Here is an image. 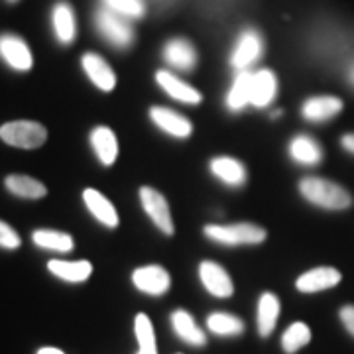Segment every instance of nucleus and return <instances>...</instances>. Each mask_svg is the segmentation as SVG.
I'll list each match as a JSON object with an SVG mask.
<instances>
[{"label":"nucleus","mask_w":354,"mask_h":354,"mask_svg":"<svg viewBox=\"0 0 354 354\" xmlns=\"http://www.w3.org/2000/svg\"><path fill=\"white\" fill-rule=\"evenodd\" d=\"M104 4L118 14H124L127 18H140L144 14L142 0H104Z\"/></svg>","instance_id":"obj_31"},{"label":"nucleus","mask_w":354,"mask_h":354,"mask_svg":"<svg viewBox=\"0 0 354 354\" xmlns=\"http://www.w3.org/2000/svg\"><path fill=\"white\" fill-rule=\"evenodd\" d=\"M205 234L211 241L227 244V246H241V244H260L266 239V230L250 223H236V225H207Z\"/></svg>","instance_id":"obj_3"},{"label":"nucleus","mask_w":354,"mask_h":354,"mask_svg":"<svg viewBox=\"0 0 354 354\" xmlns=\"http://www.w3.org/2000/svg\"><path fill=\"white\" fill-rule=\"evenodd\" d=\"M341 279L342 276L339 270L329 268V266H321V268H313V270L301 274L295 281V288L301 293H317V291H325L339 286Z\"/></svg>","instance_id":"obj_9"},{"label":"nucleus","mask_w":354,"mask_h":354,"mask_svg":"<svg viewBox=\"0 0 354 354\" xmlns=\"http://www.w3.org/2000/svg\"><path fill=\"white\" fill-rule=\"evenodd\" d=\"M339 315H341V321H342V325H344V329L348 330V333L354 337V305H344Z\"/></svg>","instance_id":"obj_33"},{"label":"nucleus","mask_w":354,"mask_h":354,"mask_svg":"<svg viewBox=\"0 0 354 354\" xmlns=\"http://www.w3.org/2000/svg\"><path fill=\"white\" fill-rule=\"evenodd\" d=\"M309 341H311V329L305 323L297 321L286 329L283 337H281V346L288 354H293L299 348H304L305 344H309Z\"/></svg>","instance_id":"obj_30"},{"label":"nucleus","mask_w":354,"mask_h":354,"mask_svg":"<svg viewBox=\"0 0 354 354\" xmlns=\"http://www.w3.org/2000/svg\"><path fill=\"white\" fill-rule=\"evenodd\" d=\"M341 146L346 150V152L353 153L354 156V132H348V134H344V136H342Z\"/></svg>","instance_id":"obj_34"},{"label":"nucleus","mask_w":354,"mask_h":354,"mask_svg":"<svg viewBox=\"0 0 354 354\" xmlns=\"http://www.w3.org/2000/svg\"><path fill=\"white\" fill-rule=\"evenodd\" d=\"M279 317V299L278 295L266 291L258 301V333L260 337H270L276 329Z\"/></svg>","instance_id":"obj_22"},{"label":"nucleus","mask_w":354,"mask_h":354,"mask_svg":"<svg viewBox=\"0 0 354 354\" xmlns=\"http://www.w3.org/2000/svg\"><path fill=\"white\" fill-rule=\"evenodd\" d=\"M199 278H201L205 290L215 297H230L234 293V286H232V279L227 274V270L213 260H203L199 266Z\"/></svg>","instance_id":"obj_7"},{"label":"nucleus","mask_w":354,"mask_h":354,"mask_svg":"<svg viewBox=\"0 0 354 354\" xmlns=\"http://www.w3.org/2000/svg\"><path fill=\"white\" fill-rule=\"evenodd\" d=\"M164 57L169 65H174L181 71H189L197 64V53L187 39L174 38L165 44Z\"/></svg>","instance_id":"obj_17"},{"label":"nucleus","mask_w":354,"mask_h":354,"mask_svg":"<svg viewBox=\"0 0 354 354\" xmlns=\"http://www.w3.org/2000/svg\"><path fill=\"white\" fill-rule=\"evenodd\" d=\"M211 174L230 187H241L246 181V167L239 160L228 156H218L211 162Z\"/></svg>","instance_id":"obj_19"},{"label":"nucleus","mask_w":354,"mask_h":354,"mask_svg":"<svg viewBox=\"0 0 354 354\" xmlns=\"http://www.w3.org/2000/svg\"><path fill=\"white\" fill-rule=\"evenodd\" d=\"M0 138H2V142H6L8 146H14V148L34 150V148H39L46 142L48 130L41 127L39 122H34V120H12V122L2 124Z\"/></svg>","instance_id":"obj_2"},{"label":"nucleus","mask_w":354,"mask_h":354,"mask_svg":"<svg viewBox=\"0 0 354 354\" xmlns=\"http://www.w3.org/2000/svg\"><path fill=\"white\" fill-rule=\"evenodd\" d=\"M4 185L10 193L22 199H41L48 193L41 181L28 176H8L4 179Z\"/></svg>","instance_id":"obj_24"},{"label":"nucleus","mask_w":354,"mask_h":354,"mask_svg":"<svg viewBox=\"0 0 354 354\" xmlns=\"http://www.w3.org/2000/svg\"><path fill=\"white\" fill-rule=\"evenodd\" d=\"M207 327L213 330L215 335H221V337H234V335H241L244 330V323L236 315L218 311V313L209 315Z\"/></svg>","instance_id":"obj_29"},{"label":"nucleus","mask_w":354,"mask_h":354,"mask_svg":"<svg viewBox=\"0 0 354 354\" xmlns=\"http://www.w3.org/2000/svg\"><path fill=\"white\" fill-rule=\"evenodd\" d=\"M83 69H85L88 79L95 83V87L101 88L104 93L113 91L114 85H116V75H114L113 67L97 53H85L83 55Z\"/></svg>","instance_id":"obj_12"},{"label":"nucleus","mask_w":354,"mask_h":354,"mask_svg":"<svg viewBox=\"0 0 354 354\" xmlns=\"http://www.w3.org/2000/svg\"><path fill=\"white\" fill-rule=\"evenodd\" d=\"M0 244H2V248H6V250H16L18 246H20V236L14 232L12 227H8L6 223H2L0 225Z\"/></svg>","instance_id":"obj_32"},{"label":"nucleus","mask_w":354,"mask_h":354,"mask_svg":"<svg viewBox=\"0 0 354 354\" xmlns=\"http://www.w3.org/2000/svg\"><path fill=\"white\" fill-rule=\"evenodd\" d=\"M299 191L305 199L321 209L342 211L353 205L351 193L341 187L339 183L323 179V177H305L299 181Z\"/></svg>","instance_id":"obj_1"},{"label":"nucleus","mask_w":354,"mask_h":354,"mask_svg":"<svg viewBox=\"0 0 354 354\" xmlns=\"http://www.w3.org/2000/svg\"><path fill=\"white\" fill-rule=\"evenodd\" d=\"M260 55H262V38H260V34L256 30H246V32H242L234 50H232L230 65L234 69L246 71Z\"/></svg>","instance_id":"obj_8"},{"label":"nucleus","mask_w":354,"mask_h":354,"mask_svg":"<svg viewBox=\"0 0 354 354\" xmlns=\"http://www.w3.org/2000/svg\"><path fill=\"white\" fill-rule=\"evenodd\" d=\"M91 146L102 165H113L118 156V140L109 127H97L91 132Z\"/></svg>","instance_id":"obj_18"},{"label":"nucleus","mask_w":354,"mask_h":354,"mask_svg":"<svg viewBox=\"0 0 354 354\" xmlns=\"http://www.w3.org/2000/svg\"><path fill=\"white\" fill-rule=\"evenodd\" d=\"M38 354H65L64 351H59V348H55V346H44V348H39Z\"/></svg>","instance_id":"obj_35"},{"label":"nucleus","mask_w":354,"mask_h":354,"mask_svg":"<svg viewBox=\"0 0 354 354\" xmlns=\"http://www.w3.org/2000/svg\"><path fill=\"white\" fill-rule=\"evenodd\" d=\"M290 158L293 162H297V164L317 165L323 160V150L317 144V140H313L311 136L297 134L290 142Z\"/></svg>","instance_id":"obj_21"},{"label":"nucleus","mask_w":354,"mask_h":354,"mask_svg":"<svg viewBox=\"0 0 354 354\" xmlns=\"http://www.w3.org/2000/svg\"><path fill=\"white\" fill-rule=\"evenodd\" d=\"M348 79H351V83L354 85V65L351 67V71H348Z\"/></svg>","instance_id":"obj_36"},{"label":"nucleus","mask_w":354,"mask_h":354,"mask_svg":"<svg viewBox=\"0 0 354 354\" xmlns=\"http://www.w3.org/2000/svg\"><path fill=\"white\" fill-rule=\"evenodd\" d=\"M150 118L156 127H160L174 138H189L191 132H193V124L183 114H177L176 111L165 109V106H152Z\"/></svg>","instance_id":"obj_10"},{"label":"nucleus","mask_w":354,"mask_h":354,"mask_svg":"<svg viewBox=\"0 0 354 354\" xmlns=\"http://www.w3.org/2000/svg\"><path fill=\"white\" fill-rule=\"evenodd\" d=\"M278 95V79L270 69H260L252 73V91H250V104L262 109L276 99Z\"/></svg>","instance_id":"obj_15"},{"label":"nucleus","mask_w":354,"mask_h":354,"mask_svg":"<svg viewBox=\"0 0 354 354\" xmlns=\"http://www.w3.org/2000/svg\"><path fill=\"white\" fill-rule=\"evenodd\" d=\"M156 81L158 85L162 87L164 93H167L171 99L181 102H187V104H199L201 102V93L197 88H193L187 83H183L179 77L171 75L169 71H158L156 73Z\"/></svg>","instance_id":"obj_13"},{"label":"nucleus","mask_w":354,"mask_h":354,"mask_svg":"<svg viewBox=\"0 0 354 354\" xmlns=\"http://www.w3.org/2000/svg\"><path fill=\"white\" fill-rule=\"evenodd\" d=\"M97 28L114 48H128L134 41V30L128 24L127 16L118 14L109 6L97 12Z\"/></svg>","instance_id":"obj_4"},{"label":"nucleus","mask_w":354,"mask_h":354,"mask_svg":"<svg viewBox=\"0 0 354 354\" xmlns=\"http://www.w3.org/2000/svg\"><path fill=\"white\" fill-rule=\"evenodd\" d=\"M342 111V101L339 97H313V99H307L301 106V114H304L305 120H311V122H325L330 120L333 116Z\"/></svg>","instance_id":"obj_14"},{"label":"nucleus","mask_w":354,"mask_h":354,"mask_svg":"<svg viewBox=\"0 0 354 354\" xmlns=\"http://www.w3.org/2000/svg\"><path fill=\"white\" fill-rule=\"evenodd\" d=\"M140 201H142L146 215L153 221V225L164 234L171 236L174 234V218H171L169 205H167V199L164 195L153 187H142L140 189Z\"/></svg>","instance_id":"obj_5"},{"label":"nucleus","mask_w":354,"mask_h":354,"mask_svg":"<svg viewBox=\"0 0 354 354\" xmlns=\"http://www.w3.org/2000/svg\"><path fill=\"white\" fill-rule=\"evenodd\" d=\"M171 327L177 333V337L183 339L191 346H205V342H207L205 333L197 327L195 319L185 309H177L171 313Z\"/></svg>","instance_id":"obj_20"},{"label":"nucleus","mask_w":354,"mask_h":354,"mask_svg":"<svg viewBox=\"0 0 354 354\" xmlns=\"http://www.w3.org/2000/svg\"><path fill=\"white\" fill-rule=\"evenodd\" d=\"M250 91H252V73L248 71H241L234 83H232V88L228 93L227 97V106L230 111L239 113L242 111L246 104H250Z\"/></svg>","instance_id":"obj_27"},{"label":"nucleus","mask_w":354,"mask_h":354,"mask_svg":"<svg viewBox=\"0 0 354 354\" xmlns=\"http://www.w3.org/2000/svg\"><path fill=\"white\" fill-rule=\"evenodd\" d=\"M34 244L46 250H53V252H69L73 250V239L67 232H59V230H48V228H39L32 234Z\"/></svg>","instance_id":"obj_26"},{"label":"nucleus","mask_w":354,"mask_h":354,"mask_svg":"<svg viewBox=\"0 0 354 354\" xmlns=\"http://www.w3.org/2000/svg\"><path fill=\"white\" fill-rule=\"evenodd\" d=\"M83 203L91 211V215L95 216L99 223H102L104 227L114 228L118 225V213L114 209V205L102 193L97 189H85L83 191Z\"/></svg>","instance_id":"obj_16"},{"label":"nucleus","mask_w":354,"mask_h":354,"mask_svg":"<svg viewBox=\"0 0 354 354\" xmlns=\"http://www.w3.org/2000/svg\"><path fill=\"white\" fill-rule=\"evenodd\" d=\"M50 272L64 281L79 283L85 281L93 272V266L87 260H77V262H65V260H50Z\"/></svg>","instance_id":"obj_23"},{"label":"nucleus","mask_w":354,"mask_h":354,"mask_svg":"<svg viewBox=\"0 0 354 354\" xmlns=\"http://www.w3.org/2000/svg\"><path fill=\"white\" fill-rule=\"evenodd\" d=\"M53 30H55V36L62 44H71L75 38V14L73 8L65 2H59L55 8H53Z\"/></svg>","instance_id":"obj_25"},{"label":"nucleus","mask_w":354,"mask_h":354,"mask_svg":"<svg viewBox=\"0 0 354 354\" xmlns=\"http://www.w3.org/2000/svg\"><path fill=\"white\" fill-rule=\"evenodd\" d=\"M134 330L138 339V354H158V344H156V333H153L152 319L144 313L136 315L134 321Z\"/></svg>","instance_id":"obj_28"},{"label":"nucleus","mask_w":354,"mask_h":354,"mask_svg":"<svg viewBox=\"0 0 354 354\" xmlns=\"http://www.w3.org/2000/svg\"><path fill=\"white\" fill-rule=\"evenodd\" d=\"M2 59L16 71H28L32 67V51L26 46L24 39L16 36H2L0 39Z\"/></svg>","instance_id":"obj_11"},{"label":"nucleus","mask_w":354,"mask_h":354,"mask_svg":"<svg viewBox=\"0 0 354 354\" xmlns=\"http://www.w3.org/2000/svg\"><path fill=\"white\" fill-rule=\"evenodd\" d=\"M132 283L138 288L142 293H148V295H162L165 291L169 290V283L171 278L167 274V270L162 266H142L136 268L134 274H132Z\"/></svg>","instance_id":"obj_6"}]
</instances>
